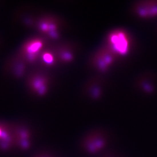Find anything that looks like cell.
<instances>
[{
	"instance_id": "1",
	"label": "cell",
	"mask_w": 157,
	"mask_h": 157,
	"mask_svg": "<svg viewBox=\"0 0 157 157\" xmlns=\"http://www.w3.org/2000/svg\"><path fill=\"white\" fill-rule=\"evenodd\" d=\"M111 135L107 130L95 128L87 130L80 138L78 148L88 157H98L108 150Z\"/></svg>"
},
{
	"instance_id": "2",
	"label": "cell",
	"mask_w": 157,
	"mask_h": 157,
	"mask_svg": "<svg viewBox=\"0 0 157 157\" xmlns=\"http://www.w3.org/2000/svg\"><path fill=\"white\" fill-rule=\"evenodd\" d=\"M63 21L51 15L43 16L37 21V27L43 36L49 40H57L60 37V30L63 27Z\"/></svg>"
},
{
	"instance_id": "3",
	"label": "cell",
	"mask_w": 157,
	"mask_h": 157,
	"mask_svg": "<svg viewBox=\"0 0 157 157\" xmlns=\"http://www.w3.org/2000/svg\"><path fill=\"white\" fill-rule=\"evenodd\" d=\"M115 55L106 45L103 46L91 55L89 62L90 66L99 72H105L114 62Z\"/></svg>"
},
{
	"instance_id": "4",
	"label": "cell",
	"mask_w": 157,
	"mask_h": 157,
	"mask_svg": "<svg viewBox=\"0 0 157 157\" xmlns=\"http://www.w3.org/2000/svg\"><path fill=\"white\" fill-rule=\"evenodd\" d=\"M49 40L43 35L32 38L26 43L23 52L26 60L34 63L39 60L44 49L49 45Z\"/></svg>"
},
{
	"instance_id": "5",
	"label": "cell",
	"mask_w": 157,
	"mask_h": 157,
	"mask_svg": "<svg viewBox=\"0 0 157 157\" xmlns=\"http://www.w3.org/2000/svg\"><path fill=\"white\" fill-rule=\"evenodd\" d=\"M51 80L45 73L37 72L32 74L29 79L28 84L32 94L40 98L45 97L49 94Z\"/></svg>"
},
{
	"instance_id": "6",
	"label": "cell",
	"mask_w": 157,
	"mask_h": 157,
	"mask_svg": "<svg viewBox=\"0 0 157 157\" xmlns=\"http://www.w3.org/2000/svg\"><path fill=\"white\" fill-rule=\"evenodd\" d=\"M106 46L115 54L124 55L128 50V41L124 32L115 31L109 34Z\"/></svg>"
},
{
	"instance_id": "7",
	"label": "cell",
	"mask_w": 157,
	"mask_h": 157,
	"mask_svg": "<svg viewBox=\"0 0 157 157\" xmlns=\"http://www.w3.org/2000/svg\"><path fill=\"white\" fill-rule=\"evenodd\" d=\"M104 80L100 76L92 78L88 80L82 88V94L91 101L101 100L104 94Z\"/></svg>"
},
{
	"instance_id": "8",
	"label": "cell",
	"mask_w": 157,
	"mask_h": 157,
	"mask_svg": "<svg viewBox=\"0 0 157 157\" xmlns=\"http://www.w3.org/2000/svg\"><path fill=\"white\" fill-rule=\"evenodd\" d=\"M58 62L61 63H69L75 58L77 48L73 43L64 42L55 45Z\"/></svg>"
},
{
	"instance_id": "9",
	"label": "cell",
	"mask_w": 157,
	"mask_h": 157,
	"mask_svg": "<svg viewBox=\"0 0 157 157\" xmlns=\"http://www.w3.org/2000/svg\"><path fill=\"white\" fill-rule=\"evenodd\" d=\"M39 60L42 66L45 68L52 67L58 62L55 51V45H49L42 51Z\"/></svg>"
},
{
	"instance_id": "10",
	"label": "cell",
	"mask_w": 157,
	"mask_h": 157,
	"mask_svg": "<svg viewBox=\"0 0 157 157\" xmlns=\"http://www.w3.org/2000/svg\"><path fill=\"white\" fill-rule=\"evenodd\" d=\"M35 157H55L52 153L47 150L41 151L37 154Z\"/></svg>"
},
{
	"instance_id": "11",
	"label": "cell",
	"mask_w": 157,
	"mask_h": 157,
	"mask_svg": "<svg viewBox=\"0 0 157 157\" xmlns=\"http://www.w3.org/2000/svg\"><path fill=\"white\" fill-rule=\"evenodd\" d=\"M98 157H120L119 155L116 153L110 150L108 151L104 152Z\"/></svg>"
}]
</instances>
